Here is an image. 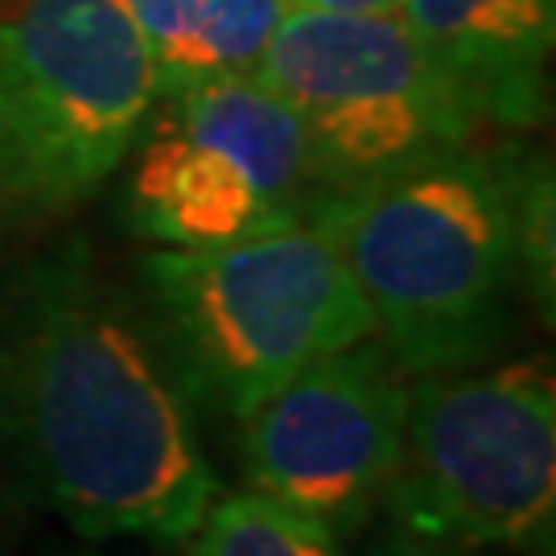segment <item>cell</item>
<instances>
[{"mask_svg":"<svg viewBox=\"0 0 556 556\" xmlns=\"http://www.w3.org/2000/svg\"><path fill=\"white\" fill-rule=\"evenodd\" d=\"M0 429L79 536L190 540L219 478L169 363L91 277L41 260L0 321Z\"/></svg>","mask_w":556,"mask_h":556,"instance_id":"6da1fadb","label":"cell"},{"mask_svg":"<svg viewBox=\"0 0 556 556\" xmlns=\"http://www.w3.org/2000/svg\"><path fill=\"white\" fill-rule=\"evenodd\" d=\"M314 223L404 376L462 371L498 346L519 248L511 186L486 165L429 153L342 186Z\"/></svg>","mask_w":556,"mask_h":556,"instance_id":"7a4b0ae2","label":"cell"},{"mask_svg":"<svg viewBox=\"0 0 556 556\" xmlns=\"http://www.w3.org/2000/svg\"><path fill=\"white\" fill-rule=\"evenodd\" d=\"M169 371L186 400L243 420L280 383L376 334L371 305L314 219L144 260Z\"/></svg>","mask_w":556,"mask_h":556,"instance_id":"3957f363","label":"cell"},{"mask_svg":"<svg viewBox=\"0 0 556 556\" xmlns=\"http://www.w3.org/2000/svg\"><path fill=\"white\" fill-rule=\"evenodd\" d=\"M157 100L153 54L124 0L0 9V202L66 211L128 149Z\"/></svg>","mask_w":556,"mask_h":556,"instance_id":"277c9868","label":"cell"},{"mask_svg":"<svg viewBox=\"0 0 556 556\" xmlns=\"http://www.w3.org/2000/svg\"><path fill=\"white\" fill-rule=\"evenodd\" d=\"M556 383L544 358L441 371L408 388L404 457L383 495L400 536L438 553L553 536Z\"/></svg>","mask_w":556,"mask_h":556,"instance_id":"5b68a950","label":"cell"},{"mask_svg":"<svg viewBox=\"0 0 556 556\" xmlns=\"http://www.w3.org/2000/svg\"><path fill=\"white\" fill-rule=\"evenodd\" d=\"M252 79L298 112L314 165L351 181L445 153L478 103L400 9H285Z\"/></svg>","mask_w":556,"mask_h":556,"instance_id":"8992f818","label":"cell"},{"mask_svg":"<svg viewBox=\"0 0 556 556\" xmlns=\"http://www.w3.org/2000/svg\"><path fill=\"white\" fill-rule=\"evenodd\" d=\"M174 112L140 149L128 186L137 231L165 248H211L298 215L318 174L298 112L252 75L169 96Z\"/></svg>","mask_w":556,"mask_h":556,"instance_id":"52a82bcc","label":"cell"},{"mask_svg":"<svg viewBox=\"0 0 556 556\" xmlns=\"http://www.w3.org/2000/svg\"><path fill=\"white\" fill-rule=\"evenodd\" d=\"M404 417L408 383L383 342L314 358L239 420L248 491L351 536L396 478Z\"/></svg>","mask_w":556,"mask_h":556,"instance_id":"ba28073f","label":"cell"},{"mask_svg":"<svg viewBox=\"0 0 556 556\" xmlns=\"http://www.w3.org/2000/svg\"><path fill=\"white\" fill-rule=\"evenodd\" d=\"M153 54L157 96L256 71L285 0H124Z\"/></svg>","mask_w":556,"mask_h":556,"instance_id":"9c48e42d","label":"cell"},{"mask_svg":"<svg viewBox=\"0 0 556 556\" xmlns=\"http://www.w3.org/2000/svg\"><path fill=\"white\" fill-rule=\"evenodd\" d=\"M400 13L470 87L536 66L556 29V0H400Z\"/></svg>","mask_w":556,"mask_h":556,"instance_id":"30bf717a","label":"cell"},{"mask_svg":"<svg viewBox=\"0 0 556 556\" xmlns=\"http://www.w3.org/2000/svg\"><path fill=\"white\" fill-rule=\"evenodd\" d=\"M190 556H342L338 536L256 491H236L206 507L190 532Z\"/></svg>","mask_w":556,"mask_h":556,"instance_id":"8fae6325","label":"cell"},{"mask_svg":"<svg viewBox=\"0 0 556 556\" xmlns=\"http://www.w3.org/2000/svg\"><path fill=\"white\" fill-rule=\"evenodd\" d=\"M289 9H321V13H388L400 0H285Z\"/></svg>","mask_w":556,"mask_h":556,"instance_id":"7c38bea8","label":"cell"},{"mask_svg":"<svg viewBox=\"0 0 556 556\" xmlns=\"http://www.w3.org/2000/svg\"><path fill=\"white\" fill-rule=\"evenodd\" d=\"M367 556H441L438 548H429V544H420V540H413V536H388L379 548H371Z\"/></svg>","mask_w":556,"mask_h":556,"instance_id":"4fadbf2b","label":"cell"}]
</instances>
